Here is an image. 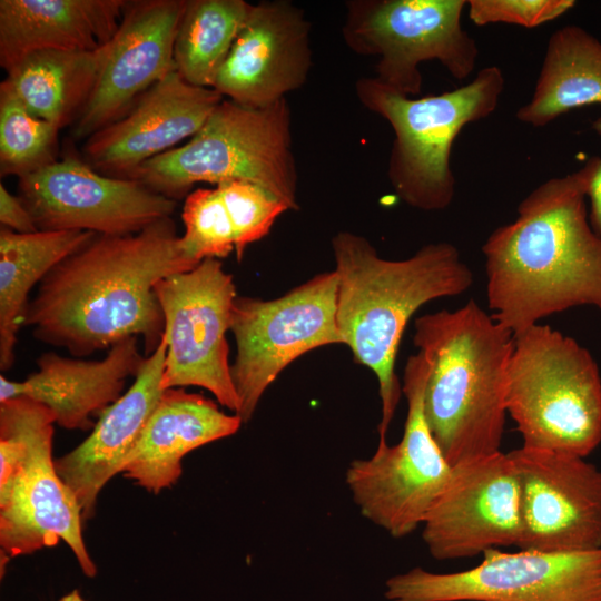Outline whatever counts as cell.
<instances>
[{"label": "cell", "instance_id": "obj_1", "mask_svg": "<svg viewBox=\"0 0 601 601\" xmlns=\"http://www.w3.org/2000/svg\"><path fill=\"white\" fill-rule=\"evenodd\" d=\"M197 265L185 256L171 217L135 234H95L40 282L22 326L76 357L138 336L149 356L165 329L156 284Z\"/></svg>", "mask_w": 601, "mask_h": 601}, {"label": "cell", "instance_id": "obj_2", "mask_svg": "<svg viewBox=\"0 0 601 601\" xmlns=\"http://www.w3.org/2000/svg\"><path fill=\"white\" fill-rule=\"evenodd\" d=\"M600 160L539 185L482 245L487 306L513 334L573 307L601 311V238L585 206Z\"/></svg>", "mask_w": 601, "mask_h": 601}, {"label": "cell", "instance_id": "obj_3", "mask_svg": "<svg viewBox=\"0 0 601 601\" xmlns=\"http://www.w3.org/2000/svg\"><path fill=\"white\" fill-rule=\"evenodd\" d=\"M332 249L338 278L337 327L355 361L376 375L382 406L378 440H386L402 393L394 366L410 318L431 300L465 293L473 285V273L446 242L392 260L381 257L364 236L339 231L332 238Z\"/></svg>", "mask_w": 601, "mask_h": 601}, {"label": "cell", "instance_id": "obj_4", "mask_svg": "<svg viewBox=\"0 0 601 601\" xmlns=\"http://www.w3.org/2000/svg\"><path fill=\"white\" fill-rule=\"evenodd\" d=\"M413 343L430 362L424 414L446 461L501 451L513 333L470 299L417 317Z\"/></svg>", "mask_w": 601, "mask_h": 601}, {"label": "cell", "instance_id": "obj_5", "mask_svg": "<svg viewBox=\"0 0 601 601\" xmlns=\"http://www.w3.org/2000/svg\"><path fill=\"white\" fill-rule=\"evenodd\" d=\"M129 179L174 200L186 197L198 183L244 180L298 210L287 99L263 108L224 99L186 144L147 160Z\"/></svg>", "mask_w": 601, "mask_h": 601}, {"label": "cell", "instance_id": "obj_6", "mask_svg": "<svg viewBox=\"0 0 601 601\" xmlns=\"http://www.w3.org/2000/svg\"><path fill=\"white\" fill-rule=\"evenodd\" d=\"M505 80L497 66L481 69L471 82L439 95L413 98L362 77L355 92L368 111L385 119L394 140L387 178L395 195L423 211L446 209L455 196L451 151L457 135L472 122L491 116Z\"/></svg>", "mask_w": 601, "mask_h": 601}, {"label": "cell", "instance_id": "obj_7", "mask_svg": "<svg viewBox=\"0 0 601 601\" xmlns=\"http://www.w3.org/2000/svg\"><path fill=\"white\" fill-rule=\"evenodd\" d=\"M53 412L29 397L0 402L1 570L10 558L63 541L82 572L97 568L82 538V511L52 459Z\"/></svg>", "mask_w": 601, "mask_h": 601}, {"label": "cell", "instance_id": "obj_8", "mask_svg": "<svg viewBox=\"0 0 601 601\" xmlns=\"http://www.w3.org/2000/svg\"><path fill=\"white\" fill-rule=\"evenodd\" d=\"M505 406L523 446L587 457L601 443L599 366L549 325L513 334Z\"/></svg>", "mask_w": 601, "mask_h": 601}, {"label": "cell", "instance_id": "obj_9", "mask_svg": "<svg viewBox=\"0 0 601 601\" xmlns=\"http://www.w3.org/2000/svg\"><path fill=\"white\" fill-rule=\"evenodd\" d=\"M466 0H348L342 37L353 52L377 57L375 78L413 97L422 91L420 65L437 60L456 80L474 71L479 48L463 29Z\"/></svg>", "mask_w": 601, "mask_h": 601}, {"label": "cell", "instance_id": "obj_10", "mask_svg": "<svg viewBox=\"0 0 601 601\" xmlns=\"http://www.w3.org/2000/svg\"><path fill=\"white\" fill-rule=\"evenodd\" d=\"M428 374L430 362L422 352L408 357L402 386L407 414L401 441L388 445L378 440L372 456L353 460L345 472L362 516L396 539L423 524L452 473L424 414Z\"/></svg>", "mask_w": 601, "mask_h": 601}, {"label": "cell", "instance_id": "obj_11", "mask_svg": "<svg viewBox=\"0 0 601 601\" xmlns=\"http://www.w3.org/2000/svg\"><path fill=\"white\" fill-rule=\"evenodd\" d=\"M338 278L335 270L275 299L237 296L230 332L236 356L230 373L247 423L268 386L299 356L324 345L343 344L336 323Z\"/></svg>", "mask_w": 601, "mask_h": 601}, {"label": "cell", "instance_id": "obj_12", "mask_svg": "<svg viewBox=\"0 0 601 601\" xmlns=\"http://www.w3.org/2000/svg\"><path fill=\"white\" fill-rule=\"evenodd\" d=\"M387 601H601V548L578 552H503L453 573L422 568L391 577Z\"/></svg>", "mask_w": 601, "mask_h": 601}, {"label": "cell", "instance_id": "obj_13", "mask_svg": "<svg viewBox=\"0 0 601 601\" xmlns=\"http://www.w3.org/2000/svg\"><path fill=\"white\" fill-rule=\"evenodd\" d=\"M155 292L167 346L162 390L203 387L237 414L240 403L226 338L237 297L233 276L219 259L206 258L190 270L160 279Z\"/></svg>", "mask_w": 601, "mask_h": 601}, {"label": "cell", "instance_id": "obj_14", "mask_svg": "<svg viewBox=\"0 0 601 601\" xmlns=\"http://www.w3.org/2000/svg\"><path fill=\"white\" fill-rule=\"evenodd\" d=\"M19 198L38 230L98 235L138 233L171 217L177 206L144 184L104 175L75 155L19 177Z\"/></svg>", "mask_w": 601, "mask_h": 601}, {"label": "cell", "instance_id": "obj_15", "mask_svg": "<svg viewBox=\"0 0 601 601\" xmlns=\"http://www.w3.org/2000/svg\"><path fill=\"white\" fill-rule=\"evenodd\" d=\"M422 528L423 542L439 561L518 546L521 492L509 454L499 451L453 465Z\"/></svg>", "mask_w": 601, "mask_h": 601}, {"label": "cell", "instance_id": "obj_16", "mask_svg": "<svg viewBox=\"0 0 601 601\" xmlns=\"http://www.w3.org/2000/svg\"><path fill=\"white\" fill-rule=\"evenodd\" d=\"M520 484L519 550L601 548V470L585 457L521 446L508 452Z\"/></svg>", "mask_w": 601, "mask_h": 601}, {"label": "cell", "instance_id": "obj_17", "mask_svg": "<svg viewBox=\"0 0 601 601\" xmlns=\"http://www.w3.org/2000/svg\"><path fill=\"white\" fill-rule=\"evenodd\" d=\"M186 0L126 1L118 30L104 45L95 88L75 121L73 138L87 139L121 118L137 99L176 71L175 39Z\"/></svg>", "mask_w": 601, "mask_h": 601}, {"label": "cell", "instance_id": "obj_18", "mask_svg": "<svg viewBox=\"0 0 601 601\" xmlns=\"http://www.w3.org/2000/svg\"><path fill=\"white\" fill-rule=\"evenodd\" d=\"M312 68L311 22L287 0L253 4L214 89L250 108L270 106L302 88Z\"/></svg>", "mask_w": 601, "mask_h": 601}, {"label": "cell", "instance_id": "obj_19", "mask_svg": "<svg viewBox=\"0 0 601 601\" xmlns=\"http://www.w3.org/2000/svg\"><path fill=\"white\" fill-rule=\"evenodd\" d=\"M224 97L173 71L142 93L118 120L88 137L82 159L95 170L129 179L147 160L191 138Z\"/></svg>", "mask_w": 601, "mask_h": 601}, {"label": "cell", "instance_id": "obj_20", "mask_svg": "<svg viewBox=\"0 0 601 601\" xmlns=\"http://www.w3.org/2000/svg\"><path fill=\"white\" fill-rule=\"evenodd\" d=\"M166 343L146 356L126 393L99 416L91 434L76 449L55 461L62 481L73 492L83 521L95 514L99 492L122 472L162 392Z\"/></svg>", "mask_w": 601, "mask_h": 601}, {"label": "cell", "instance_id": "obj_21", "mask_svg": "<svg viewBox=\"0 0 601 601\" xmlns=\"http://www.w3.org/2000/svg\"><path fill=\"white\" fill-rule=\"evenodd\" d=\"M144 359L137 337L116 343L98 361L46 352L37 359V372L23 381L0 375V402L29 397L50 408L59 426L87 431L95 426L91 417L100 416L122 395L127 377L136 376Z\"/></svg>", "mask_w": 601, "mask_h": 601}, {"label": "cell", "instance_id": "obj_22", "mask_svg": "<svg viewBox=\"0 0 601 601\" xmlns=\"http://www.w3.org/2000/svg\"><path fill=\"white\" fill-rule=\"evenodd\" d=\"M242 424L237 414H226L201 394L167 388L121 473L157 494L178 481L185 455L234 435Z\"/></svg>", "mask_w": 601, "mask_h": 601}, {"label": "cell", "instance_id": "obj_23", "mask_svg": "<svg viewBox=\"0 0 601 601\" xmlns=\"http://www.w3.org/2000/svg\"><path fill=\"white\" fill-rule=\"evenodd\" d=\"M125 0H1L0 66L41 50L92 51L118 30Z\"/></svg>", "mask_w": 601, "mask_h": 601}, {"label": "cell", "instance_id": "obj_24", "mask_svg": "<svg viewBox=\"0 0 601 601\" xmlns=\"http://www.w3.org/2000/svg\"><path fill=\"white\" fill-rule=\"evenodd\" d=\"M590 105L601 106V41L579 26H564L549 38L531 99L515 117L539 128Z\"/></svg>", "mask_w": 601, "mask_h": 601}, {"label": "cell", "instance_id": "obj_25", "mask_svg": "<svg viewBox=\"0 0 601 601\" xmlns=\"http://www.w3.org/2000/svg\"><path fill=\"white\" fill-rule=\"evenodd\" d=\"M95 233L38 230L20 234L0 229V370L16 361V344L29 293L62 259L85 245Z\"/></svg>", "mask_w": 601, "mask_h": 601}, {"label": "cell", "instance_id": "obj_26", "mask_svg": "<svg viewBox=\"0 0 601 601\" xmlns=\"http://www.w3.org/2000/svg\"><path fill=\"white\" fill-rule=\"evenodd\" d=\"M104 57V45L92 51H36L7 71L3 82L31 115L61 129L87 104Z\"/></svg>", "mask_w": 601, "mask_h": 601}, {"label": "cell", "instance_id": "obj_27", "mask_svg": "<svg viewBox=\"0 0 601 601\" xmlns=\"http://www.w3.org/2000/svg\"><path fill=\"white\" fill-rule=\"evenodd\" d=\"M253 3L186 0L174 47L176 71L194 86L214 88Z\"/></svg>", "mask_w": 601, "mask_h": 601}, {"label": "cell", "instance_id": "obj_28", "mask_svg": "<svg viewBox=\"0 0 601 601\" xmlns=\"http://www.w3.org/2000/svg\"><path fill=\"white\" fill-rule=\"evenodd\" d=\"M59 128L31 115L13 91L0 83V173L18 177L53 161Z\"/></svg>", "mask_w": 601, "mask_h": 601}, {"label": "cell", "instance_id": "obj_29", "mask_svg": "<svg viewBox=\"0 0 601 601\" xmlns=\"http://www.w3.org/2000/svg\"><path fill=\"white\" fill-rule=\"evenodd\" d=\"M185 233L180 247L185 256L199 264L206 258H224L235 250L234 228L217 187L190 191L183 206Z\"/></svg>", "mask_w": 601, "mask_h": 601}, {"label": "cell", "instance_id": "obj_30", "mask_svg": "<svg viewBox=\"0 0 601 601\" xmlns=\"http://www.w3.org/2000/svg\"><path fill=\"white\" fill-rule=\"evenodd\" d=\"M216 187L234 228L236 257L242 260L248 245L267 236L276 219L289 209L268 190L249 181H225Z\"/></svg>", "mask_w": 601, "mask_h": 601}, {"label": "cell", "instance_id": "obj_31", "mask_svg": "<svg viewBox=\"0 0 601 601\" xmlns=\"http://www.w3.org/2000/svg\"><path fill=\"white\" fill-rule=\"evenodd\" d=\"M574 0H469V19L479 27L492 23L535 28L563 16Z\"/></svg>", "mask_w": 601, "mask_h": 601}, {"label": "cell", "instance_id": "obj_32", "mask_svg": "<svg viewBox=\"0 0 601 601\" xmlns=\"http://www.w3.org/2000/svg\"><path fill=\"white\" fill-rule=\"evenodd\" d=\"M0 223L1 227L20 234L38 231V228L19 196L0 184Z\"/></svg>", "mask_w": 601, "mask_h": 601}, {"label": "cell", "instance_id": "obj_33", "mask_svg": "<svg viewBox=\"0 0 601 601\" xmlns=\"http://www.w3.org/2000/svg\"><path fill=\"white\" fill-rule=\"evenodd\" d=\"M592 128L601 136V115L593 120ZM587 197L590 200V225L594 233L601 238V160L591 179Z\"/></svg>", "mask_w": 601, "mask_h": 601}, {"label": "cell", "instance_id": "obj_34", "mask_svg": "<svg viewBox=\"0 0 601 601\" xmlns=\"http://www.w3.org/2000/svg\"><path fill=\"white\" fill-rule=\"evenodd\" d=\"M59 601H86L78 590H72L71 592L65 594Z\"/></svg>", "mask_w": 601, "mask_h": 601}]
</instances>
